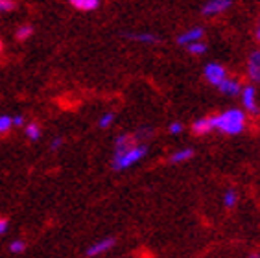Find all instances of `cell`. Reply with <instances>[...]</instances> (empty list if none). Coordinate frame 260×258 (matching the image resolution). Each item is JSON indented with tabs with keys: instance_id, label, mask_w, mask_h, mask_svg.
Here are the masks:
<instances>
[{
	"instance_id": "1",
	"label": "cell",
	"mask_w": 260,
	"mask_h": 258,
	"mask_svg": "<svg viewBox=\"0 0 260 258\" xmlns=\"http://www.w3.org/2000/svg\"><path fill=\"white\" fill-rule=\"evenodd\" d=\"M214 129L225 135H238L245 127V114L238 109H229L221 114H214Z\"/></svg>"
},
{
	"instance_id": "2",
	"label": "cell",
	"mask_w": 260,
	"mask_h": 258,
	"mask_svg": "<svg viewBox=\"0 0 260 258\" xmlns=\"http://www.w3.org/2000/svg\"><path fill=\"white\" fill-rule=\"evenodd\" d=\"M146 153H148V146L146 144H137L133 146L131 149L124 151V153H115L113 155V170L116 172H120V170H127L131 168L133 164L140 163V160L144 159Z\"/></svg>"
},
{
	"instance_id": "3",
	"label": "cell",
	"mask_w": 260,
	"mask_h": 258,
	"mask_svg": "<svg viewBox=\"0 0 260 258\" xmlns=\"http://www.w3.org/2000/svg\"><path fill=\"white\" fill-rule=\"evenodd\" d=\"M203 74H205L207 80H209L212 85H216V87H218V85H220L223 80H227V70L218 63H209V64H207L205 70H203Z\"/></svg>"
},
{
	"instance_id": "4",
	"label": "cell",
	"mask_w": 260,
	"mask_h": 258,
	"mask_svg": "<svg viewBox=\"0 0 260 258\" xmlns=\"http://www.w3.org/2000/svg\"><path fill=\"white\" fill-rule=\"evenodd\" d=\"M242 102H244V107L249 113L256 114L258 113V105H256V90L253 85H247L242 89Z\"/></svg>"
},
{
	"instance_id": "5",
	"label": "cell",
	"mask_w": 260,
	"mask_h": 258,
	"mask_svg": "<svg viewBox=\"0 0 260 258\" xmlns=\"http://www.w3.org/2000/svg\"><path fill=\"white\" fill-rule=\"evenodd\" d=\"M116 240L115 238H104V240H98L87 249V256H100V254L107 253L111 249L115 247Z\"/></svg>"
},
{
	"instance_id": "6",
	"label": "cell",
	"mask_w": 260,
	"mask_h": 258,
	"mask_svg": "<svg viewBox=\"0 0 260 258\" xmlns=\"http://www.w3.org/2000/svg\"><path fill=\"white\" fill-rule=\"evenodd\" d=\"M231 6V0H212V2H207L203 8H201V13L207 17H214L220 15Z\"/></svg>"
},
{
	"instance_id": "7",
	"label": "cell",
	"mask_w": 260,
	"mask_h": 258,
	"mask_svg": "<svg viewBox=\"0 0 260 258\" xmlns=\"http://www.w3.org/2000/svg\"><path fill=\"white\" fill-rule=\"evenodd\" d=\"M203 28H192V30H186L183 31V34L177 37V43L183 46H188L192 45V43H198V41H201V37H203Z\"/></svg>"
},
{
	"instance_id": "8",
	"label": "cell",
	"mask_w": 260,
	"mask_h": 258,
	"mask_svg": "<svg viewBox=\"0 0 260 258\" xmlns=\"http://www.w3.org/2000/svg\"><path fill=\"white\" fill-rule=\"evenodd\" d=\"M212 129H214V118H212V116L200 118L192 124V131H194L196 135H207V133H210Z\"/></svg>"
},
{
	"instance_id": "9",
	"label": "cell",
	"mask_w": 260,
	"mask_h": 258,
	"mask_svg": "<svg viewBox=\"0 0 260 258\" xmlns=\"http://www.w3.org/2000/svg\"><path fill=\"white\" fill-rule=\"evenodd\" d=\"M247 74L253 81L260 83V52L251 54L249 63H247Z\"/></svg>"
},
{
	"instance_id": "10",
	"label": "cell",
	"mask_w": 260,
	"mask_h": 258,
	"mask_svg": "<svg viewBox=\"0 0 260 258\" xmlns=\"http://www.w3.org/2000/svg\"><path fill=\"white\" fill-rule=\"evenodd\" d=\"M218 89L223 92V94L227 96H236L242 92V85L238 83L236 80H231V78H227V80H223L220 85H218Z\"/></svg>"
},
{
	"instance_id": "11",
	"label": "cell",
	"mask_w": 260,
	"mask_h": 258,
	"mask_svg": "<svg viewBox=\"0 0 260 258\" xmlns=\"http://www.w3.org/2000/svg\"><path fill=\"white\" fill-rule=\"evenodd\" d=\"M70 6H74L80 11H94L100 8V2L98 0H72Z\"/></svg>"
},
{
	"instance_id": "12",
	"label": "cell",
	"mask_w": 260,
	"mask_h": 258,
	"mask_svg": "<svg viewBox=\"0 0 260 258\" xmlns=\"http://www.w3.org/2000/svg\"><path fill=\"white\" fill-rule=\"evenodd\" d=\"M192 155H194V151H192L190 148L179 149V151H175V153H172V155H170V163H172V164L185 163V160L192 159Z\"/></svg>"
},
{
	"instance_id": "13",
	"label": "cell",
	"mask_w": 260,
	"mask_h": 258,
	"mask_svg": "<svg viewBox=\"0 0 260 258\" xmlns=\"http://www.w3.org/2000/svg\"><path fill=\"white\" fill-rule=\"evenodd\" d=\"M125 37L139 41V43H146V45H155V43H159V37L153 34H127Z\"/></svg>"
},
{
	"instance_id": "14",
	"label": "cell",
	"mask_w": 260,
	"mask_h": 258,
	"mask_svg": "<svg viewBox=\"0 0 260 258\" xmlns=\"http://www.w3.org/2000/svg\"><path fill=\"white\" fill-rule=\"evenodd\" d=\"M24 135L30 140H39L41 139V127H39V124H35V122H30V124H26Z\"/></svg>"
},
{
	"instance_id": "15",
	"label": "cell",
	"mask_w": 260,
	"mask_h": 258,
	"mask_svg": "<svg viewBox=\"0 0 260 258\" xmlns=\"http://www.w3.org/2000/svg\"><path fill=\"white\" fill-rule=\"evenodd\" d=\"M11 127H13V116L0 114V135H6Z\"/></svg>"
},
{
	"instance_id": "16",
	"label": "cell",
	"mask_w": 260,
	"mask_h": 258,
	"mask_svg": "<svg viewBox=\"0 0 260 258\" xmlns=\"http://www.w3.org/2000/svg\"><path fill=\"white\" fill-rule=\"evenodd\" d=\"M34 34V26L31 24H20L19 28H17V39L19 41H24V39H28L30 35Z\"/></svg>"
},
{
	"instance_id": "17",
	"label": "cell",
	"mask_w": 260,
	"mask_h": 258,
	"mask_svg": "<svg viewBox=\"0 0 260 258\" xmlns=\"http://www.w3.org/2000/svg\"><path fill=\"white\" fill-rule=\"evenodd\" d=\"M113 122H115V113L107 111V113H104L100 116V120H98V125H100L102 129H105V127H109Z\"/></svg>"
},
{
	"instance_id": "18",
	"label": "cell",
	"mask_w": 260,
	"mask_h": 258,
	"mask_svg": "<svg viewBox=\"0 0 260 258\" xmlns=\"http://www.w3.org/2000/svg\"><path fill=\"white\" fill-rule=\"evenodd\" d=\"M205 50H207V45L203 43V41H198V43H192V45H188V52L194 55H201V54H205Z\"/></svg>"
},
{
	"instance_id": "19",
	"label": "cell",
	"mask_w": 260,
	"mask_h": 258,
	"mask_svg": "<svg viewBox=\"0 0 260 258\" xmlns=\"http://www.w3.org/2000/svg\"><path fill=\"white\" fill-rule=\"evenodd\" d=\"M24 249H26V242H24V240H13V242L10 243V251L13 254L24 253Z\"/></svg>"
},
{
	"instance_id": "20",
	"label": "cell",
	"mask_w": 260,
	"mask_h": 258,
	"mask_svg": "<svg viewBox=\"0 0 260 258\" xmlns=\"http://www.w3.org/2000/svg\"><path fill=\"white\" fill-rule=\"evenodd\" d=\"M223 205H225L227 209H233L236 205V192L235 190H227L225 198H223Z\"/></svg>"
},
{
	"instance_id": "21",
	"label": "cell",
	"mask_w": 260,
	"mask_h": 258,
	"mask_svg": "<svg viewBox=\"0 0 260 258\" xmlns=\"http://www.w3.org/2000/svg\"><path fill=\"white\" fill-rule=\"evenodd\" d=\"M13 2L11 0H0V13H6V11H11L13 10Z\"/></svg>"
},
{
	"instance_id": "22",
	"label": "cell",
	"mask_w": 260,
	"mask_h": 258,
	"mask_svg": "<svg viewBox=\"0 0 260 258\" xmlns=\"http://www.w3.org/2000/svg\"><path fill=\"white\" fill-rule=\"evenodd\" d=\"M168 131H170L172 135H179L181 131H183V124H181V122H174V124H170Z\"/></svg>"
},
{
	"instance_id": "23",
	"label": "cell",
	"mask_w": 260,
	"mask_h": 258,
	"mask_svg": "<svg viewBox=\"0 0 260 258\" xmlns=\"http://www.w3.org/2000/svg\"><path fill=\"white\" fill-rule=\"evenodd\" d=\"M61 146H63V139H61V137H55V139L52 140L50 149H52V151H57V149H59Z\"/></svg>"
},
{
	"instance_id": "24",
	"label": "cell",
	"mask_w": 260,
	"mask_h": 258,
	"mask_svg": "<svg viewBox=\"0 0 260 258\" xmlns=\"http://www.w3.org/2000/svg\"><path fill=\"white\" fill-rule=\"evenodd\" d=\"M8 227H10V221H8L6 218H0V236H2V234H6Z\"/></svg>"
},
{
	"instance_id": "25",
	"label": "cell",
	"mask_w": 260,
	"mask_h": 258,
	"mask_svg": "<svg viewBox=\"0 0 260 258\" xmlns=\"http://www.w3.org/2000/svg\"><path fill=\"white\" fill-rule=\"evenodd\" d=\"M20 125H24V116L17 114V116H13V127H20Z\"/></svg>"
},
{
	"instance_id": "26",
	"label": "cell",
	"mask_w": 260,
	"mask_h": 258,
	"mask_svg": "<svg viewBox=\"0 0 260 258\" xmlns=\"http://www.w3.org/2000/svg\"><path fill=\"white\" fill-rule=\"evenodd\" d=\"M249 258H260V253H255V254H251Z\"/></svg>"
},
{
	"instance_id": "27",
	"label": "cell",
	"mask_w": 260,
	"mask_h": 258,
	"mask_svg": "<svg viewBox=\"0 0 260 258\" xmlns=\"http://www.w3.org/2000/svg\"><path fill=\"white\" fill-rule=\"evenodd\" d=\"M0 52H2V41H0Z\"/></svg>"
},
{
	"instance_id": "28",
	"label": "cell",
	"mask_w": 260,
	"mask_h": 258,
	"mask_svg": "<svg viewBox=\"0 0 260 258\" xmlns=\"http://www.w3.org/2000/svg\"><path fill=\"white\" fill-rule=\"evenodd\" d=\"M258 39H260V24H258Z\"/></svg>"
}]
</instances>
